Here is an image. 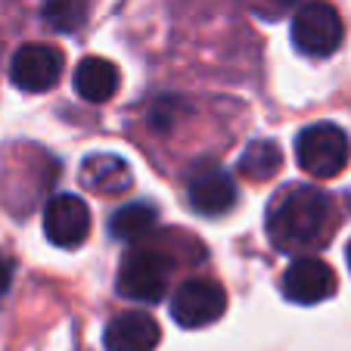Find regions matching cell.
Wrapping results in <instances>:
<instances>
[{"label": "cell", "instance_id": "2e32d148", "mask_svg": "<svg viewBox=\"0 0 351 351\" xmlns=\"http://www.w3.org/2000/svg\"><path fill=\"white\" fill-rule=\"evenodd\" d=\"M13 274H16V261L7 252H0V295H7V289L13 286Z\"/></svg>", "mask_w": 351, "mask_h": 351}, {"label": "cell", "instance_id": "277c9868", "mask_svg": "<svg viewBox=\"0 0 351 351\" xmlns=\"http://www.w3.org/2000/svg\"><path fill=\"white\" fill-rule=\"evenodd\" d=\"M289 34H292V44H295L298 53L324 60V56L339 50V44L345 38V25L332 3H326V0H308L292 16Z\"/></svg>", "mask_w": 351, "mask_h": 351}, {"label": "cell", "instance_id": "8fae6325", "mask_svg": "<svg viewBox=\"0 0 351 351\" xmlns=\"http://www.w3.org/2000/svg\"><path fill=\"white\" fill-rule=\"evenodd\" d=\"M81 184L97 196H121V193L131 190L134 178L121 156L93 153L81 162Z\"/></svg>", "mask_w": 351, "mask_h": 351}, {"label": "cell", "instance_id": "e0dca14e", "mask_svg": "<svg viewBox=\"0 0 351 351\" xmlns=\"http://www.w3.org/2000/svg\"><path fill=\"white\" fill-rule=\"evenodd\" d=\"M345 252H348V267H351V243H348V249H345Z\"/></svg>", "mask_w": 351, "mask_h": 351}, {"label": "cell", "instance_id": "4fadbf2b", "mask_svg": "<svg viewBox=\"0 0 351 351\" xmlns=\"http://www.w3.org/2000/svg\"><path fill=\"white\" fill-rule=\"evenodd\" d=\"M280 168H283V149L274 140H252L239 153V162H237V171L245 180H255V184H267Z\"/></svg>", "mask_w": 351, "mask_h": 351}, {"label": "cell", "instance_id": "52a82bcc", "mask_svg": "<svg viewBox=\"0 0 351 351\" xmlns=\"http://www.w3.org/2000/svg\"><path fill=\"white\" fill-rule=\"evenodd\" d=\"M280 289L292 305H317L336 292V274L326 261L314 258V255H298L283 271Z\"/></svg>", "mask_w": 351, "mask_h": 351}, {"label": "cell", "instance_id": "6da1fadb", "mask_svg": "<svg viewBox=\"0 0 351 351\" xmlns=\"http://www.w3.org/2000/svg\"><path fill=\"white\" fill-rule=\"evenodd\" d=\"M332 199L317 186H286L267 208V237L280 252H314L330 239Z\"/></svg>", "mask_w": 351, "mask_h": 351}, {"label": "cell", "instance_id": "ba28073f", "mask_svg": "<svg viewBox=\"0 0 351 351\" xmlns=\"http://www.w3.org/2000/svg\"><path fill=\"white\" fill-rule=\"evenodd\" d=\"M90 233V208L75 193H60L44 206V237L60 249H75Z\"/></svg>", "mask_w": 351, "mask_h": 351}, {"label": "cell", "instance_id": "3957f363", "mask_svg": "<svg viewBox=\"0 0 351 351\" xmlns=\"http://www.w3.org/2000/svg\"><path fill=\"white\" fill-rule=\"evenodd\" d=\"M168 277H171V261L162 249L153 245H134L131 252L121 258L119 265V295L128 302H159L168 289Z\"/></svg>", "mask_w": 351, "mask_h": 351}, {"label": "cell", "instance_id": "7c38bea8", "mask_svg": "<svg viewBox=\"0 0 351 351\" xmlns=\"http://www.w3.org/2000/svg\"><path fill=\"white\" fill-rule=\"evenodd\" d=\"M121 87V75L115 62L103 56H87L75 69V93L87 103H109Z\"/></svg>", "mask_w": 351, "mask_h": 351}, {"label": "cell", "instance_id": "5bb4252c", "mask_svg": "<svg viewBox=\"0 0 351 351\" xmlns=\"http://www.w3.org/2000/svg\"><path fill=\"white\" fill-rule=\"evenodd\" d=\"M156 227V208L149 202H131V206H121L119 212L109 221V230L115 239L121 243H140L153 233Z\"/></svg>", "mask_w": 351, "mask_h": 351}, {"label": "cell", "instance_id": "30bf717a", "mask_svg": "<svg viewBox=\"0 0 351 351\" xmlns=\"http://www.w3.org/2000/svg\"><path fill=\"white\" fill-rule=\"evenodd\" d=\"M162 330L153 314L146 311H125L109 320L106 326V351H156Z\"/></svg>", "mask_w": 351, "mask_h": 351}, {"label": "cell", "instance_id": "9a60e30c", "mask_svg": "<svg viewBox=\"0 0 351 351\" xmlns=\"http://www.w3.org/2000/svg\"><path fill=\"white\" fill-rule=\"evenodd\" d=\"M40 19L53 28V32L72 34V32H78L87 19V0H44Z\"/></svg>", "mask_w": 351, "mask_h": 351}, {"label": "cell", "instance_id": "7a4b0ae2", "mask_svg": "<svg viewBox=\"0 0 351 351\" xmlns=\"http://www.w3.org/2000/svg\"><path fill=\"white\" fill-rule=\"evenodd\" d=\"M351 159L348 134L332 121H317V125L302 128L295 137V162L308 178L330 180L345 171Z\"/></svg>", "mask_w": 351, "mask_h": 351}, {"label": "cell", "instance_id": "9c48e42d", "mask_svg": "<svg viewBox=\"0 0 351 351\" xmlns=\"http://www.w3.org/2000/svg\"><path fill=\"white\" fill-rule=\"evenodd\" d=\"M186 199H190L193 212L206 215V218H221L237 202V184L224 168L202 165L186 180Z\"/></svg>", "mask_w": 351, "mask_h": 351}, {"label": "cell", "instance_id": "5b68a950", "mask_svg": "<svg viewBox=\"0 0 351 351\" xmlns=\"http://www.w3.org/2000/svg\"><path fill=\"white\" fill-rule=\"evenodd\" d=\"M227 311V292L218 280L190 277L178 286L171 298V317L184 330H202L224 317Z\"/></svg>", "mask_w": 351, "mask_h": 351}, {"label": "cell", "instance_id": "8992f818", "mask_svg": "<svg viewBox=\"0 0 351 351\" xmlns=\"http://www.w3.org/2000/svg\"><path fill=\"white\" fill-rule=\"evenodd\" d=\"M62 53L50 44H22L10 60V81L25 93H44L60 81Z\"/></svg>", "mask_w": 351, "mask_h": 351}]
</instances>
